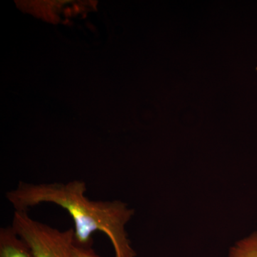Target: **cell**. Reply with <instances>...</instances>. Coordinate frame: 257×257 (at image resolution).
I'll list each match as a JSON object with an SVG mask.
<instances>
[{
  "mask_svg": "<svg viewBox=\"0 0 257 257\" xmlns=\"http://www.w3.org/2000/svg\"><path fill=\"white\" fill-rule=\"evenodd\" d=\"M86 191L84 181L37 184L20 181L17 188L5 196L15 211H28L43 203L63 208L73 219L74 243L79 246L92 247V235L99 231L110 240L115 257L136 256L125 230L135 210L119 200H89Z\"/></svg>",
  "mask_w": 257,
  "mask_h": 257,
  "instance_id": "6da1fadb",
  "label": "cell"
},
{
  "mask_svg": "<svg viewBox=\"0 0 257 257\" xmlns=\"http://www.w3.org/2000/svg\"><path fill=\"white\" fill-rule=\"evenodd\" d=\"M72 257H100L92 247H84L74 243L71 248Z\"/></svg>",
  "mask_w": 257,
  "mask_h": 257,
  "instance_id": "5b68a950",
  "label": "cell"
},
{
  "mask_svg": "<svg viewBox=\"0 0 257 257\" xmlns=\"http://www.w3.org/2000/svg\"><path fill=\"white\" fill-rule=\"evenodd\" d=\"M12 226L28 244L33 257H72L74 229L60 231L35 220L27 211H15Z\"/></svg>",
  "mask_w": 257,
  "mask_h": 257,
  "instance_id": "7a4b0ae2",
  "label": "cell"
},
{
  "mask_svg": "<svg viewBox=\"0 0 257 257\" xmlns=\"http://www.w3.org/2000/svg\"><path fill=\"white\" fill-rule=\"evenodd\" d=\"M0 257H33L28 244L12 226L0 229Z\"/></svg>",
  "mask_w": 257,
  "mask_h": 257,
  "instance_id": "3957f363",
  "label": "cell"
},
{
  "mask_svg": "<svg viewBox=\"0 0 257 257\" xmlns=\"http://www.w3.org/2000/svg\"><path fill=\"white\" fill-rule=\"evenodd\" d=\"M229 257H257V232L238 241L230 249Z\"/></svg>",
  "mask_w": 257,
  "mask_h": 257,
  "instance_id": "277c9868",
  "label": "cell"
}]
</instances>
